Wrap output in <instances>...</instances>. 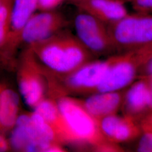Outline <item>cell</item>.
I'll list each match as a JSON object with an SVG mask.
<instances>
[{
    "mask_svg": "<svg viewBox=\"0 0 152 152\" xmlns=\"http://www.w3.org/2000/svg\"><path fill=\"white\" fill-rule=\"evenodd\" d=\"M27 47L46 71L59 77L70 74L95 58L76 35L65 29Z\"/></svg>",
    "mask_w": 152,
    "mask_h": 152,
    "instance_id": "obj_1",
    "label": "cell"
},
{
    "mask_svg": "<svg viewBox=\"0 0 152 152\" xmlns=\"http://www.w3.org/2000/svg\"><path fill=\"white\" fill-rule=\"evenodd\" d=\"M112 55L104 60H92L70 74L63 77L50 75L48 94L56 99L70 95H90L97 89L108 72Z\"/></svg>",
    "mask_w": 152,
    "mask_h": 152,
    "instance_id": "obj_2",
    "label": "cell"
},
{
    "mask_svg": "<svg viewBox=\"0 0 152 152\" xmlns=\"http://www.w3.org/2000/svg\"><path fill=\"white\" fill-rule=\"evenodd\" d=\"M112 58L108 72L96 92L118 91L129 87L152 58V45L113 55Z\"/></svg>",
    "mask_w": 152,
    "mask_h": 152,
    "instance_id": "obj_3",
    "label": "cell"
},
{
    "mask_svg": "<svg viewBox=\"0 0 152 152\" xmlns=\"http://www.w3.org/2000/svg\"><path fill=\"white\" fill-rule=\"evenodd\" d=\"M107 27L117 54L152 45V14H128Z\"/></svg>",
    "mask_w": 152,
    "mask_h": 152,
    "instance_id": "obj_4",
    "label": "cell"
},
{
    "mask_svg": "<svg viewBox=\"0 0 152 152\" xmlns=\"http://www.w3.org/2000/svg\"><path fill=\"white\" fill-rule=\"evenodd\" d=\"M56 100L77 145H89L95 150L109 141L100 130L96 120L83 107L79 99L66 95Z\"/></svg>",
    "mask_w": 152,
    "mask_h": 152,
    "instance_id": "obj_5",
    "label": "cell"
},
{
    "mask_svg": "<svg viewBox=\"0 0 152 152\" xmlns=\"http://www.w3.org/2000/svg\"><path fill=\"white\" fill-rule=\"evenodd\" d=\"M17 81L24 100L33 108L48 92L46 71L28 47L23 51L18 61Z\"/></svg>",
    "mask_w": 152,
    "mask_h": 152,
    "instance_id": "obj_6",
    "label": "cell"
},
{
    "mask_svg": "<svg viewBox=\"0 0 152 152\" xmlns=\"http://www.w3.org/2000/svg\"><path fill=\"white\" fill-rule=\"evenodd\" d=\"M74 23L76 36L95 57L117 54L104 23L89 13L80 10Z\"/></svg>",
    "mask_w": 152,
    "mask_h": 152,
    "instance_id": "obj_7",
    "label": "cell"
},
{
    "mask_svg": "<svg viewBox=\"0 0 152 152\" xmlns=\"http://www.w3.org/2000/svg\"><path fill=\"white\" fill-rule=\"evenodd\" d=\"M68 23L65 15L56 10L35 12L22 30L20 45L27 47L49 38L64 29Z\"/></svg>",
    "mask_w": 152,
    "mask_h": 152,
    "instance_id": "obj_8",
    "label": "cell"
},
{
    "mask_svg": "<svg viewBox=\"0 0 152 152\" xmlns=\"http://www.w3.org/2000/svg\"><path fill=\"white\" fill-rule=\"evenodd\" d=\"M9 139L11 149L19 152H48L56 142L45 139L33 124L30 113L19 114Z\"/></svg>",
    "mask_w": 152,
    "mask_h": 152,
    "instance_id": "obj_9",
    "label": "cell"
},
{
    "mask_svg": "<svg viewBox=\"0 0 152 152\" xmlns=\"http://www.w3.org/2000/svg\"><path fill=\"white\" fill-rule=\"evenodd\" d=\"M38 0H13L11 11V26L7 44L0 53L5 61H11L20 45L22 30L29 19L36 12Z\"/></svg>",
    "mask_w": 152,
    "mask_h": 152,
    "instance_id": "obj_10",
    "label": "cell"
},
{
    "mask_svg": "<svg viewBox=\"0 0 152 152\" xmlns=\"http://www.w3.org/2000/svg\"><path fill=\"white\" fill-rule=\"evenodd\" d=\"M126 88L121 109L123 115L137 122L151 112V95L149 80L147 77H139Z\"/></svg>",
    "mask_w": 152,
    "mask_h": 152,
    "instance_id": "obj_11",
    "label": "cell"
},
{
    "mask_svg": "<svg viewBox=\"0 0 152 152\" xmlns=\"http://www.w3.org/2000/svg\"><path fill=\"white\" fill-rule=\"evenodd\" d=\"M96 121L104 136L115 144L133 141L142 132L139 122L124 115L112 114Z\"/></svg>",
    "mask_w": 152,
    "mask_h": 152,
    "instance_id": "obj_12",
    "label": "cell"
},
{
    "mask_svg": "<svg viewBox=\"0 0 152 152\" xmlns=\"http://www.w3.org/2000/svg\"><path fill=\"white\" fill-rule=\"evenodd\" d=\"M73 2L80 10L90 14L107 26L129 14L124 0H77Z\"/></svg>",
    "mask_w": 152,
    "mask_h": 152,
    "instance_id": "obj_13",
    "label": "cell"
},
{
    "mask_svg": "<svg viewBox=\"0 0 152 152\" xmlns=\"http://www.w3.org/2000/svg\"><path fill=\"white\" fill-rule=\"evenodd\" d=\"M126 88L114 91L92 94L84 100L79 99L83 107L95 120L117 114L124 99Z\"/></svg>",
    "mask_w": 152,
    "mask_h": 152,
    "instance_id": "obj_14",
    "label": "cell"
},
{
    "mask_svg": "<svg viewBox=\"0 0 152 152\" xmlns=\"http://www.w3.org/2000/svg\"><path fill=\"white\" fill-rule=\"evenodd\" d=\"M51 126L62 144H77L76 138L72 132L56 99L45 98L34 108Z\"/></svg>",
    "mask_w": 152,
    "mask_h": 152,
    "instance_id": "obj_15",
    "label": "cell"
},
{
    "mask_svg": "<svg viewBox=\"0 0 152 152\" xmlns=\"http://www.w3.org/2000/svg\"><path fill=\"white\" fill-rule=\"evenodd\" d=\"M19 95L5 85L0 94V132L12 129L19 115Z\"/></svg>",
    "mask_w": 152,
    "mask_h": 152,
    "instance_id": "obj_16",
    "label": "cell"
},
{
    "mask_svg": "<svg viewBox=\"0 0 152 152\" xmlns=\"http://www.w3.org/2000/svg\"><path fill=\"white\" fill-rule=\"evenodd\" d=\"M13 0H4L0 6V53L7 44L11 26Z\"/></svg>",
    "mask_w": 152,
    "mask_h": 152,
    "instance_id": "obj_17",
    "label": "cell"
},
{
    "mask_svg": "<svg viewBox=\"0 0 152 152\" xmlns=\"http://www.w3.org/2000/svg\"><path fill=\"white\" fill-rule=\"evenodd\" d=\"M130 4L137 13L152 14V0H124Z\"/></svg>",
    "mask_w": 152,
    "mask_h": 152,
    "instance_id": "obj_18",
    "label": "cell"
},
{
    "mask_svg": "<svg viewBox=\"0 0 152 152\" xmlns=\"http://www.w3.org/2000/svg\"><path fill=\"white\" fill-rule=\"evenodd\" d=\"M136 147L137 152H152V132L142 131Z\"/></svg>",
    "mask_w": 152,
    "mask_h": 152,
    "instance_id": "obj_19",
    "label": "cell"
},
{
    "mask_svg": "<svg viewBox=\"0 0 152 152\" xmlns=\"http://www.w3.org/2000/svg\"><path fill=\"white\" fill-rule=\"evenodd\" d=\"M65 0H38L37 10L39 11H50L55 10Z\"/></svg>",
    "mask_w": 152,
    "mask_h": 152,
    "instance_id": "obj_20",
    "label": "cell"
},
{
    "mask_svg": "<svg viewBox=\"0 0 152 152\" xmlns=\"http://www.w3.org/2000/svg\"><path fill=\"white\" fill-rule=\"evenodd\" d=\"M139 124L142 131L152 132V111L144 117Z\"/></svg>",
    "mask_w": 152,
    "mask_h": 152,
    "instance_id": "obj_21",
    "label": "cell"
},
{
    "mask_svg": "<svg viewBox=\"0 0 152 152\" xmlns=\"http://www.w3.org/2000/svg\"><path fill=\"white\" fill-rule=\"evenodd\" d=\"M11 150V145L9 139L0 132V152H8Z\"/></svg>",
    "mask_w": 152,
    "mask_h": 152,
    "instance_id": "obj_22",
    "label": "cell"
},
{
    "mask_svg": "<svg viewBox=\"0 0 152 152\" xmlns=\"http://www.w3.org/2000/svg\"><path fill=\"white\" fill-rule=\"evenodd\" d=\"M152 77V58L142 68L139 74V77Z\"/></svg>",
    "mask_w": 152,
    "mask_h": 152,
    "instance_id": "obj_23",
    "label": "cell"
},
{
    "mask_svg": "<svg viewBox=\"0 0 152 152\" xmlns=\"http://www.w3.org/2000/svg\"><path fill=\"white\" fill-rule=\"evenodd\" d=\"M149 80L150 88H151V112L152 111V77H147Z\"/></svg>",
    "mask_w": 152,
    "mask_h": 152,
    "instance_id": "obj_24",
    "label": "cell"
},
{
    "mask_svg": "<svg viewBox=\"0 0 152 152\" xmlns=\"http://www.w3.org/2000/svg\"><path fill=\"white\" fill-rule=\"evenodd\" d=\"M5 86V84H3V83H0V94H1V92L2 91L3 88L4 87V86Z\"/></svg>",
    "mask_w": 152,
    "mask_h": 152,
    "instance_id": "obj_25",
    "label": "cell"
},
{
    "mask_svg": "<svg viewBox=\"0 0 152 152\" xmlns=\"http://www.w3.org/2000/svg\"><path fill=\"white\" fill-rule=\"evenodd\" d=\"M4 0H0V6L1 5V4H2V2H4Z\"/></svg>",
    "mask_w": 152,
    "mask_h": 152,
    "instance_id": "obj_26",
    "label": "cell"
},
{
    "mask_svg": "<svg viewBox=\"0 0 152 152\" xmlns=\"http://www.w3.org/2000/svg\"><path fill=\"white\" fill-rule=\"evenodd\" d=\"M72 1H77V0H72Z\"/></svg>",
    "mask_w": 152,
    "mask_h": 152,
    "instance_id": "obj_27",
    "label": "cell"
},
{
    "mask_svg": "<svg viewBox=\"0 0 152 152\" xmlns=\"http://www.w3.org/2000/svg\"></svg>",
    "mask_w": 152,
    "mask_h": 152,
    "instance_id": "obj_28",
    "label": "cell"
}]
</instances>
